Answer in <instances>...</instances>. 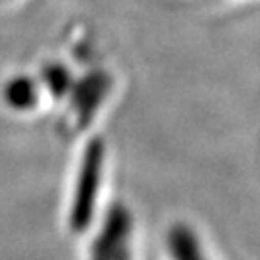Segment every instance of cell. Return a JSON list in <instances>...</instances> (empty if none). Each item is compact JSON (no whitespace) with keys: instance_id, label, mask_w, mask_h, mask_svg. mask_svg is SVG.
Segmentation results:
<instances>
[{"instance_id":"obj_1","label":"cell","mask_w":260,"mask_h":260,"mask_svg":"<svg viewBox=\"0 0 260 260\" xmlns=\"http://www.w3.org/2000/svg\"><path fill=\"white\" fill-rule=\"evenodd\" d=\"M104 170V145L101 139H94L89 143L85 150L79 176L75 183L74 203L70 212V223L74 232H85L93 220L94 205L99 201V189L103 181Z\"/></svg>"},{"instance_id":"obj_2","label":"cell","mask_w":260,"mask_h":260,"mask_svg":"<svg viewBox=\"0 0 260 260\" xmlns=\"http://www.w3.org/2000/svg\"><path fill=\"white\" fill-rule=\"evenodd\" d=\"M131 214L121 205L112 206L103 230L91 249V260H129L131 243Z\"/></svg>"},{"instance_id":"obj_3","label":"cell","mask_w":260,"mask_h":260,"mask_svg":"<svg viewBox=\"0 0 260 260\" xmlns=\"http://www.w3.org/2000/svg\"><path fill=\"white\" fill-rule=\"evenodd\" d=\"M110 91V77L104 72H94L87 75L83 81L74 83L72 87V106L81 125L89 123L94 112L101 108L103 101Z\"/></svg>"},{"instance_id":"obj_4","label":"cell","mask_w":260,"mask_h":260,"mask_svg":"<svg viewBox=\"0 0 260 260\" xmlns=\"http://www.w3.org/2000/svg\"><path fill=\"white\" fill-rule=\"evenodd\" d=\"M168 251L172 260H208L195 232L183 223L172 225V230L168 232Z\"/></svg>"},{"instance_id":"obj_5","label":"cell","mask_w":260,"mask_h":260,"mask_svg":"<svg viewBox=\"0 0 260 260\" xmlns=\"http://www.w3.org/2000/svg\"><path fill=\"white\" fill-rule=\"evenodd\" d=\"M37 85L29 77H14L4 87V99L6 103L16 110H27L37 104Z\"/></svg>"},{"instance_id":"obj_6","label":"cell","mask_w":260,"mask_h":260,"mask_svg":"<svg viewBox=\"0 0 260 260\" xmlns=\"http://www.w3.org/2000/svg\"><path fill=\"white\" fill-rule=\"evenodd\" d=\"M43 81H45L47 89L54 96H64L74 87V77H72V74L68 72V68H64V66L60 64L45 66V70H43Z\"/></svg>"}]
</instances>
